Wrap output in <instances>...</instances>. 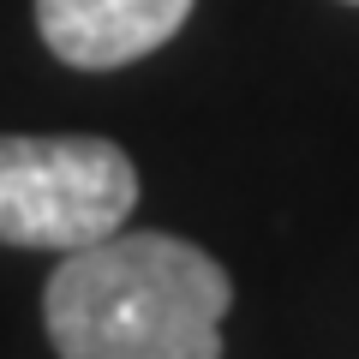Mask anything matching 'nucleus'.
I'll return each instance as SVG.
<instances>
[{
	"mask_svg": "<svg viewBox=\"0 0 359 359\" xmlns=\"http://www.w3.org/2000/svg\"><path fill=\"white\" fill-rule=\"evenodd\" d=\"M233 282L180 233H102L60 257L42 323L60 359H222Z\"/></svg>",
	"mask_w": 359,
	"mask_h": 359,
	"instance_id": "f257e3e1",
	"label": "nucleus"
},
{
	"mask_svg": "<svg viewBox=\"0 0 359 359\" xmlns=\"http://www.w3.org/2000/svg\"><path fill=\"white\" fill-rule=\"evenodd\" d=\"M353 6H359V0H353Z\"/></svg>",
	"mask_w": 359,
	"mask_h": 359,
	"instance_id": "20e7f679",
	"label": "nucleus"
},
{
	"mask_svg": "<svg viewBox=\"0 0 359 359\" xmlns=\"http://www.w3.org/2000/svg\"><path fill=\"white\" fill-rule=\"evenodd\" d=\"M138 168L108 138H13L0 132V245L78 252L126 228Z\"/></svg>",
	"mask_w": 359,
	"mask_h": 359,
	"instance_id": "f03ea898",
	"label": "nucleus"
},
{
	"mask_svg": "<svg viewBox=\"0 0 359 359\" xmlns=\"http://www.w3.org/2000/svg\"><path fill=\"white\" fill-rule=\"evenodd\" d=\"M192 18V0H36V30L54 60L114 72L156 54Z\"/></svg>",
	"mask_w": 359,
	"mask_h": 359,
	"instance_id": "7ed1b4c3",
	"label": "nucleus"
}]
</instances>
